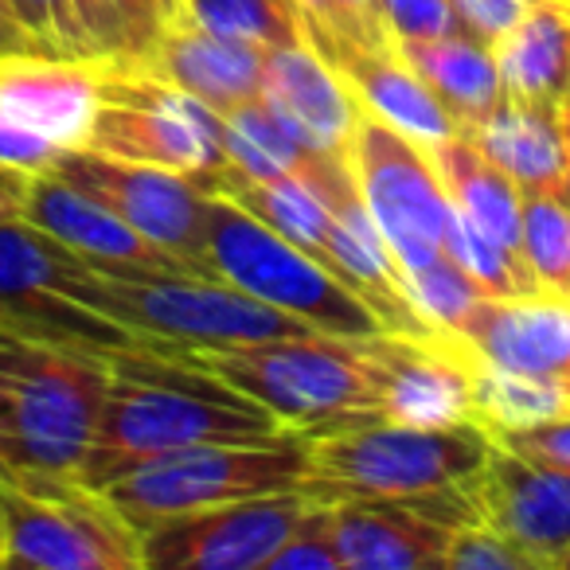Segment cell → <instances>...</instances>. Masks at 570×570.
Returning a JSON list of instances; mask_svg holds the SVG:
<instances>
[{
    "mask_svg": "<svg viewBox=\"0 0 570 570\" xmlns=\"http://www.w3.org/2000/svg\"><path fill=\"white\" fill-rule=\"evenodd\" d=\"M562 196L570 199V168H567V184H562Z\"/></svg>",
    "mask_w": 570,
    "mask_h": 570,
    "instance_id": "obj_48",
    "label": "cell"
},
{
    "mask_svg": "<svg viewBox=\"0 0 570 570\" xmlns=\"http://www.w3.org/2000/svg\"><path fill=\"white\" fill-rule=\"evenodd\" d=\"M305 476H309V438L289 430L262 442H215L165 453L126 469L102 492L141 528L165 515L294 492L305 484Z\"/></svg>",
    "mask_w": 570,
    "mask_h": 570,
    "instance_id": "obj_8",
    "label": "cell"
},
{
    "mask_svg": "<svg viewBox=\"0 0 570 570\" xmlns=\"http://www.w3.org/2000/svg\"><path fill=\"white\" fill-rule=\"evenodd\" d=\"M453 336L497 367L570 383V297H476Z\"/></svg>",
    "mask_w": 570,
    "mask_h": 570,
    "instance_id": "obj_19",
    "label": "cell"
},
{
    "mask_svg": "<svg viewBox=\"0 0 570 570\" xmlns=\"http://www.w3.org/2000/svg\"><path fill=\"white\" fill-rule=\"evenodd\" d=\"M380 399V419L399 426L473 422V380L465 341L450 333L356 336Z\"/></svg>",
    "mask_w": 570,
    "mask_h": 570,
    "instance_id": "obj_15",
    "label": "cell"
},
{
    "mask_svg": "<svg viewBox=\"0 0 570 570\" xmlns=\"http://www.w3.org/2000/svg\"><path fill=\"white\" fill-rule=\"evenodd\" d=\"M395 56L426 82V90L445 106L458 134H469L500 106V71L492 48L476 36H445V40H403Z\"/></svg>",
    "mask_w": 570,
    "mask_h": 570,
    "instance_id": "obj_25",
    "label": "cell"
},
{
    "mask_svg": "<svg viewBox=\"0 0 570 570\" xmlns=\"http://www.w3.org/2000/svg\"><path fill=\"white\" fill-rule=\"evenodd\" d=\"M289 434L254 399L160 352H114L110 391L79 481L106 489L126 469L191 445L262 442Z\"/></svg>",
    "mask_w": 570,
    "mask_h": 570,
    "instance_id": "obj_1",
    "label": "cell"
},
{
    "mask_svg": "<svg viewBox=\"0 0 570 570\" xmlns=\"http://www.w3.org/2000/svg\"><path fill=\"white\" fill-rule=\"evenodd\" d=\"M149 352L215 375L294 434L317 438L383 422L356 336L305 333L262 344H165Z\"/></svg>",
    "mask_w": 570,
    "mask_h": 570,
    "instance_id": "obj_3",
    "label": "cell"
},
{
    "mask_svg": "<svg viewBox=\"0 0 570 570\" xmlns=\"http://www.w3.org/2000/svg\"><path fill=\"white\" fill-rule=\"evenodd\" d=\"M461 489L473 523L504 535L535 570H559L570 551V469L531 461L492 438L484 465L469 473Z\"/></svg>",
    "mask_w": 570,
    "mask_h": 570,
    "instance_id": "obj_14",
    "label": "cell"
},
{
    "mask_svg": "<svg viewBox=\"0 0 570 570\" xmlns=\"http://www.w3.org/2000/svg\"><path fill=\"white\" fill-rule=\"evenodd\" d=\"M406 297H411L414 313H419L434 333L453 336L461 328V321L469 317V309L476 305L481 289L469 282V274L450 254H438L426 266L406 269Z\"/></svg>",
    "mask_w": 570,
    "mask_h": 570,
    "instance_id": "obj_34",
    "label": "cell"
},
{
    "mask_svg": "<svg viewBox=\"0 0 570 570\" xmlns=\"http://www.w3.org/2000/svg\"><path fill=\"white\" fill-rule=\"evenodd\" d=\"M344 160L375 227L383 230L391 254L403 266V277L406 269L426 266L445 254L453 204L422 145L364 110Z\"/></svg>",
    "mask_w": 570,
    "mask_h": 570,
    "instance_id": "obj_11",
    "label": "cell"
},
{
    "mask_svg": "<svg viewBox=\"0 0 570 570\" xmlns=\"http://www.w3.org/2000/svg\"><path fill=\"white\" fill-rule=\"evenodd\" d=\"M0 48L4 51H36L32 40H28V32L17 24V17H12L9 0H0Z\"/></svg>",
    "mask_w": 570,
    "mask_h": 570,
    "instance_id": "obj_43",
    "label": "cell"
},
{
    "mask_svg": "<svg viewBox=\"0 0 570 570\" xmlns=\"http://www.w3.org/2000/svg\"><path fill=\"white\" fill-rule=\"evenodd\" d=\"M309 504L294 489L141 523L145 570H266Z\"/></svg>",
    "mask_w": 570,
    "mask_h": 570,
    "instance_id": "obj_13",
    "label": "cell"
},
{
    "mask_svg": "<svg viewBox=\"0 0 570 570\" xmlns=\"http://www.w3.org/2000/svg\"><path fill=\"white\" fill-rule=\"evenodd\" d=\"M535 0H453V9L461 12V20L469 24V32L481 43H497L515 20L528 17V9Z\"/></svg>",
    "mask_w": 570,
    "mask_h": 570,
    "instance_id": "obj_41",
    "label": "cell"
},
{
    "mask_svg": "<svg viewBox=\"0 0 570 570\" xmlns=\"http://www.w3.org/2000/svg\"><path fill=\"white\" fill-rule=\"evenodd\" d=\"M176 0H82L87 32L98 56L141 59L173 17Z\"/></svg>",
    "mask_w": 570,
    "mask_h": 570,
    "instance_id": "obj_33",
    "label": "cell"
},
{
    "mask_svg": "<svg viewBox=\"0 0 570 570\" xmlns=\"http://www.w3.org/2000/svg\"><path fill=\"white\" fill-rule=\"evenodd\" d=\"M302 32H305V40L328 59V67L348 82V90L356 95V102L364 106L367 114L387 121L391 129L411 137L422 149L458 137V121L445 114V106L430 95L426 82H422L395 51L356 48V43L336 40V36L321 32V28L305 24V20H302Z\"/></svg>",
    "mask_w": 570,
    "mask_h": 570,
    "instance_id": "obj_20",
    "label": "cell"
},
{
    "mask_svg": "<svg viewBox=\"0 0 570 570\" xmlns=\"http://www.w3.org/2000/svg\"><path fill=\"white\" fill-rule=\"evenodd\" d=\"M0 547H4V531H0Z\"/></svg>",
    "mask_w": 570,
    "mask_h": 570,
    "instance_id": "obj_50",
    "label": "cell"
},
{
    "mask_svg": "<svg viewBox=\"0 0 570 570\" xmlns=\"http://www.w3.org/2000/svg\"><path fill=\"white\" fill-rule=\"evenodd\" d=\"M0 51H4V48H0Z\"/></svg>",
    "mask_w": 570,
    "mask_h": 570,
    "instance_id": "obj_51",
    "label": "cell"
},
{
    "mask_svg": "<svg viewBox=\"0 0 570 570\" xmlns=\"http://www.w3.org/2000/svg\"><path fill=\"white\" fill-rule=\"evenodd\" d=\"M445 570H535L528 554H520L504 535L484 523H465L450 535L445 547Z\"/></svg>",
    "mask_w": 570,
    "mask_h": 570,
    "instance_id": "obj_39",
    "label": "cell"
},
{
    "mask_svg": "<svg viewBox=\"0 0 570 570\" xmlns=\"http://www.w3.org/2000/svg\"><path fill=\"white\" fill-rule=\"evenodd\" d=\"M554 4H559V9L567 12V20H570V0H554Z\"/></svg>",
    "mask_w": 570,
    "mask_h": 570,
    "instance_id": "obj_47",
    "label": "cell"
},
{
    "mask_svg": "<svg viewBox=\"0 0 570 570\" xmlns=\"http://www.w3.org/2000/svg\"><path fill=\"white\" fill-rule=\"evenodd\" d=\"M559 570H570V551L562 554V562H559Z\"/></svg>",
    "mask_w": 570,
    "mask_h": 570,
    "instance_id": "obj_49",
    "label": "cell"
},
{
    "mask_svg": "<svg viewBox=\"0 0 570 570\" xmlns=\"http://www.w3.org/2000/svg\"><path fill=\"white\" fill-rule=\"evenodd\" d=\"M51 176L87 191L95 204L176 254L191 274L219 277L207 258V191L199 188V180L95 149H63Z\"/></svg>",
    "mask_w": 570,
    "mask_h": 570,
    "instance_id": "obj_12",
    "label": "cell"
},
{
    "mask_svg": "<svg viewBox=\"0 0 570 570\" xmlns=\"http://www.w3.org/2000/svg\"><path fill=\"white\" fill-rule=\"evenodd\" d=\"M173 12L204 32L262 51L305 40L294 0H176Z\"/></svg>",
    "mask_w": 570,
    "mask_h": 570,
    "instance_id": "obj_30",
    "label": "cell"
},
{
    "mask_svg": "<svg viewBox=\"0 0 570 570\" xmlns=\"http://www.w3.org/2000/svg\"><path fill=\"white\" fill-rule=\"evenodd\" d=\"M520 258L543 294L570 297V199L562 191L520 196Z\"/></svg>",
    "mask_w": 570,
    "mask_h": 570,
    "instance_id": "obj_31",
    "label": "cell"
},
{
    "mask_svg": "<svg viewBox=\"0 0 570 570\" xmlns=\"http://www.w3.org/2000/svg\"><path fill=\"white\" fill-rule=\"evenodd\" d=\"M262 106L277 126L313 153L348 157L352 134L364 114L348 82L328 67V59L309 40L282 43L266 51L262 63Z\"/></svg>",
    "mask_w": 570,
    "mask_h": 570,
    "instance_id": "obj_18",
    "label": "cell"
},
{
    "mask_svg": "<svg viewBox=\"0 0 570 570\" xmlns=\"http://www.w3.org/2000/svg\"><path fill=\"white\" fill-rule=\"evenodd\" d=\"M445 254L458 262L469 274V282L481 289V297H528L543 294L531 277V269L523 266V258L512 246L497 243L492 235H484L476 223H469L465 215L453 207L450 227H445Z\"/></svg>",
    "mask_w": 570,
    "mask_h": 570,
    "instance_id": "obj_32",
    "label": "cell"
},
{
    "mask_svg": "<svg viewBox=\"0 0 570 570\" xmlns=\"http://www.w3.org/2000/svg\"><path fill=\"white\" fill-rule=\"evenodd\" d=\"M492 438L531 461L570 469V419L543 422V426H528V430H508V434H492Z\"/></svg>",
    "mask_w": 570,
    "mask_h": 570,
    "instance_id": "obj_40",
    "label": "cell"
},
{
    "mask_svg": "<svg viewBox=\"0 0 570 570\" xmlns=\"http://www.w3.org/2000/svg\"><path fill=\"white\" fill-rule=\"evenodd\" d=\"M469 380H473V419L489 434L543 426L570 419V383L554 375H523L481 360L465 344Z\"/></svg>",
    "mask_w": 570,
    "mask_h": 570,
    "instance_id": "obj_28",
    "label": "cell"
},
{
    "mask_svg": "<svg viewBox=\"0 0 570 570\" xmlns=\"http://www.w3.org/2000/svg\"><path fill=\"white\" fill-rule=\"evenodd\" d=\"M207 196H227L250 215H258L266 227L285 235L294 246H302L309 258L333 274V250H328V235H333V215L328 204L302 180V176H243L230 165L215 173L207 184Z\"/></svg>",
    "mask_w": 570,
    "mask_h": 570,
    "instance_id": "obj_26",
    "label": "cell"
},
{
    "mask_svg": "<svg viewBox=\"0 0 570 570\" xmlns=\"http://www.w3.org/2000/svg\"><path fill=\"white\" fill-rule=\"evenodd\" d=\"M67 302L134 328L149 348L165 344H262L317 333L305 321L243 294L223 277L196 274H106L82 262ZM145 348V352H149Z\"/></svg>",
    "mask_w": 570,
    "mask_h": 570,
    "instance_id": "obj_4",
    "label": "cell"
},
{
    "mask_svg": "<svg viewBox=\"0 0 570 570\" xmlns=\"http://www.w3.org/2000/svg\"><path fill=\"white\" fill-rule=\"evenodd\" d=\"M219 141L227 165L243 176H302L305 180L321 157L285 134L274 114L262 106V98L219 114Z\"/></svg>",
    "mask_w": 570,
    "mask_h": 570,
    "instance_id": "obj_29",
    "label": "cell"
},
{
    "mask_svg": "<svg viewBox=\"0 0 570 570\" xmlns=\"http://www.w3.org/2000/svg\"><path fill=\"white\" fill-rule=\"evenodd\" d=\"M110 391V356L0 325V481L75 476Z\"/></svg>",
    "mask_w": 570,
    "mask_h": 570,
    "instance_id": "obj_2",
    "label": "cell"
},
{
    "mask_svg": "<svg viewBox=\"0 0 570 570\" xmlns=\"http://www.w3.org/2000/svg\"><path fill=\"white\" fill-rule=\"evenodd\" d=\"M461 137H469L500 173L512 176L520 191H562L567 184L570 145L559 106L500 98L497 110Z\"/></svg>",
    "mask_w": 570,
    "mask_h": 570,
    "instance_id": "obj_23",
    "label": "cell"
},
{
    "mask_svg": "<svg viewBox=\"0 0 570 570\" xmlns=\"http://www.w3.org/2000/svg\"><path fill=\"white\" fill-rule=\"evenodd\" d=\"M328 508L344 570H442L453 531L403 500H341Z\"/></svg>",
    "mask_w": 570,
    "mask_h": 570,
    "instance_id": "obj_22",
    "label": "cell"
},
{
    "mask_svg": "<svg viewBox=\"0 0 570 570\" xmlns=\"http://www.w3.org/2000/svg\"><path fill=\"white\" fill-rule=\"evenodd\" d=\"M489 450L492 434L476 419L434 430L364 422L309 438V476L302 492L317 504L406 500L465 481L484 465Z\"/></svg>",
    "mask_w": 570,
    "mask_h": 570,
    "instance_id": "obj_5",
    "label": "cell"
},
{
    "mask_svg": "<svg viewBox=\"0 0 570 570\" xmlns=\"http://www.w3.org/2000/svg\"><path fill=\"white\" fill-rule=\"evenodd\" d=\"M20 215V196H0V223L17 219Z\"/></svg>",
    "mask_w": 570,
    "mask_h": 570,
    "instance_id": "obj_45",
    "label": "cell"
},
{
    "mask_svg": "<svg viewBox=\"0 0 570 570\" xmlns=\"http://www.w3.org/2000/svg\"><path fill=\"white\" fill-rule=\"evenodd\" d=\"M266 570H344L333 543V508L313 500L289 539L269 554Z\"/></svg>",
    "mask_w": 570,
    "mask_h": 570,
    "instance_id": "obj_37",
    "label": "cell"
},
{
    "mask_svg": "<svg viewBox=\"0 0 570 570\" xmlns=\"http://www.w3.org/2000/svg\"><path fill=\"white\" fill-rule=\"evenodd\" d=\"M9 9L40 56L98 59L87 17H82V0H9Z\"/></svg>",
    "mask_w": 570,
    "mask_h": 570,
    "instance_id": "obj_35",
    "label": "cell"
},
{
    "mask_svg": "<svg viewBox=\"0 0 570 570\" xmlns=\"http://www.w3.org/2000/svg\"><path fill=\"white\" fill-rule=\"evenodd\" d=\"M20 219L40 227L43 235L59 238L87 266L106 269V274H191L176 254H168L165 246L145 238L126 219L95 204L87 191L51 173L28 176L24 191H20Z\"/></svg>",
    "mask_w": 570,
    "mask_h": 570,
    "instance_id": "obj_16",
    "label": "cell"
},
{
    "mask_svg": "<svg viewBox=\"0 0 570 570\" xmlns=\"http://www.w3.org/2000/svg\"><path fill=\"white\" fill-rule=\"evenodd\" d=\"M380 17L391 43L473 36L461 12L453 9V0H380Z\"/></svg>",
    "mask_w": 570,
    "mask_h": 570,
    "instance_id": "obj_38",
    "label": "cell"
},
{
    "mask_svg": "<svg viewBox=\"0 0 570 570\" xmlns=\"http://www.w3.org/2000/svg\"><path fill=\"white\" fill-rule=\"evenodd\" d=\"M98 106L87 149L106 157L134 160V165L168 168L207 184L215 180L227 157L219 141V114L180 87L126 63V59L98 56Z\"/></svg>",
    "mask_w": 570,
    "mask_h": 570,
    "instance_id": "obj_9",
    "label": "cell"
},
{
    "mask_svg": "<svg viewBox=\"0 0 570 570\" xmlns=\"http://www.w3.org/2000/svg\"><path fill=\"white\" fill-rule=\"evenodd\" d=\"M434 165L450 204L465 215L469 223L492 235L497 243L512 246L520 254V196L512 176H504L469 137H450L430 149H422Z\"/></svg>",
    "mask_w": 570,
    "mask_h": 570,
    "instance_id": "obj_27",
    "label": "cell"
},
{
    "mask_svg": "<svg viewBox=\"0 0 570 570\" xmlns=\"http://www.w3.org/2000/svg\"><path fill=\"white\" fill-rule=\"evenodd\" d=\"M98 106V59L0 51V121L56 149H87Z\"/></svg>",
    "mask_w": 570,
    "mask_h": 570,
    "instance_id": "obj_17",
    "label": "cell"
},
{
    "mask_svg": "<svg viewBox=\"0 0 570 570\" xmlns=\"http://www.w3.org/2000/svg\"><path fill=\"white\" fill-rule=\"evenodd\" d=\"M56 145L40 141V137L24 134V129L9 126V121H0V165L4 168H17V173H51L59 160Z\"/></svg>",
    "mask_w": 570,
    "mask_h": 570,
    "instance_id": "obj_42",
    "label": "cell"
},
{
    "mask_svg": "<svg viewBox=\"0 0 570 570\" xmlns=\"http://www.w3.org/2000/svg\"><path fill=\"white\" fill-rule=\"evenodd\" d=\"M82 258L67 250L59 238L17 219L0 223V325L40 341L114 352L149 348L134 328L67 302V285L75 282Z\"/></svg>",
    "mask_w": 570,
    "mask_h": 570,
    "instance_id": "obj_10",
    "label": "cell"
},
{
    "mask_svg": "<svg viewBox=\"0 0 570 570\" xmlns=\"http://www.w3.org/2000/svg\"><path fill=\"white\" fill-rule=\"evenodd\" d=\"M294 9L305 24L336 36V40L372 51H395L387 28H383L380 0H294Z\"/></svg>",
    "mask_w": 570,
    "mask_h": 570,
    "instance_id": "obj_36",
    "label": "cell"
},
{
    "mask_svg": "<svg viewBox=\"0 0 570 570\" xmlns=\"http://www.w3.org/2000/svg\"><path fill=\"white\" fill-rule=\"evenodd\" d=\"M559 118H562V134H567V145H570V95L562 98V106H559Z\"/></svg>",
    "mask_w": 570,
    "mask_h": 570,
    "instance_id": "obj_46",
    "label": "cell"
},
{
    "mask_svg": "<svg viewBox=\"0 0 570 570\" xmlns=\"http://www.w3.org/2000/svg\"><path fill=\"white\" fill-rule=\"evenodd\" d=\"M32 173H17V168H4L0 165V196H20Z\"/></svg>",
    "mask_w": 570,
    "mask_h": 570,
    "instance_id": "obj_44",
    "label": "cell"
},
{
    "mask_svg": "<svg viewBox=\"0 0 570 570\" xmlns=\"http://www.w3.org/2000/svg\"><path fill=\"white\" fill-rule=\"evenodd\" d=\"M126 63L173 82L184 95L212 106L215 114H227L235 106L262 98V63H266V51L250 48V43L212 36L173 12L165 20V28H160V36L153 40V48L141 59H126Z\"/></svg>",
    "mask_w": 570,
    "mask_h": 570,
    "instance_id": "obj_21",
    "label": "cell"
},
{
    "mask_svg": "<svg viewBox=\"0 0 570 570\" xmlns=\"http://www.w3.org/2000/svg\"><path fill=\"white\" fill-rule=\"evenodd\" d=\"M0 570H145L141 528L79 476L0 481Z\"/></svg>",
    "mask_w": 570,
    "mask_h": 570,
    "instance_id": "obj_7",
    "label": "cell"
},
{
    "mask_svg": "<svg viewBox=\"0 0 570 570\" xmlns=\"http://www.w3.org/2000/svg\"><path fill=\"white\" fill-rule=\"evenodd\" d=\"M207 258L223 282L243 294L305 321L328 336L387 333L383 317L317 258L238 207L227 196H207Z\"/></svg>",
    "mask_w": 570,
    "mask_h": 570,
    "instance_id": "obj_6",
    "label": "cell"
},
{
    "mask_svg": "<svg viewBox=\"0 0 570 570\" xmlns=\"http://www.w3.org/2000/svg\"><path fill=\"white\" fill-rule=\"evenodd\" d=\"M500 90L512 102L562 106L570 95V20L554 0H535L497 43Z\"/></svg>",
    "mask_w": 570,
    "mask_h": 570,
    "instance_id": "obj_24",
    "label": "cell"
}]
</instances>
